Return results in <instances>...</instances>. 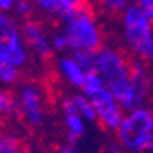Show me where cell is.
I'll return each instance as SVG.
<instances>
[{
    "label": "cell",
    "instance_id": "1",
    "mask_svg": "<svg viewBox=\"0 0 153 153\" xmlns=\"http://www.w3.org/2000/svg\"><path fill=\"white\" fill-rule=\"evenodd\" d=\"M128 55L120 51H115L109 48H101L99 52L97 67L107 81L108 89L111 90L115 100L122 104L126 109L134 108V96L130 83L128 73Z\"/></svg>",
    "mask_w": 153,
    "mask_h": 153
},
{
    "label": "cell",
    "instance_id": "2",
    "mask_svg": "<svg viewBox=\"0 0 153 153\" xmlns=\"http://www.w3.org/2000/svg\"><path fill=\"white\" fill-rule=\"evenodd\" d=\"M118 140L131 152L148 150L153 142V114L146 108L133 109L118 127Z\"/></svg>",
    "mask_w": 153,
    "mask_h": 153
},
{
    "label": "cell",
    "instance_id": "3",
    "mask_svg": "<svg viewBox=\"0 0 153 153\" xmlns=\"http://www.w3.org/2000/svg\"><path fill=\"white\" fill-rule=\"evenodd\" d=\"M124 34L130 48L141 60L153 62L152 25L140 6H131L124 14Z\"/></svg>",
    "mask_w": 153,
    "mask_h": 153
},
{
    "label": "cell",
    "instance_id": "4",
    "mask_svg": "<svg viewBox=\"0 0 153 153\" xmlns=\"http://www.w3.org/2000/svg\"><path fill=\"white\" fill-rule=\"evenodd\" d=\"M67 47L73 49H92L101 51V34L93 23V19L88 16H76L67 25L64 30Z\"/></svg>",
    "mask_w": 153,
    "mask_h": 153
},
{
    "label": "cell",
    "instance_id": "5",
    "mask_svg": "<svg viewBox=\"0 0 153 153\" xmlns=\"http://www.w3.org/2000/svg\"><path fill=\"white\" fill-rule=\"evenodd\" d=\"M0 51L8 55L14 66H22L26 60L25 51L19 38L18 26L11 18L0 14Z\"/></svg>",
    "mask_w": 153,
    "mask_h": 153
},
{
    "label": "cell",
    "instance_id": "6",
    "mask_svg": "<svg viewBox=\"0 0 153 153\" xmlns=\"http://www.w3.org/2000/svg\"><path fill=\"white\" fill-rule=\"evenodd\" d=\"M21 104L16 108L19 118H23L27 124L38 127L44 120V107L41 94L34 85H23L21 89Z\"/></svg>",
    "mask_w": 153,
    "mask_h": 153
},
{
    "label": "cell",
    "instance_id": "7",
    "mask_svg": "<svg viewBox=\"0 0 153 153\" xmlns=\"http://www.w3.org/2000/svg\"><path fill=\"white\" fill-rule=\"evenodd\" d=\"M45 26H47V22L44 19H34L32 16L29 19H25L22 32L26 45L30 49H33L37 55H40V57L44 60L45 64H49L52 62L53 53H52V49L48 45L47 37H45Z\"/></svg>",
    "mask_w": 153,
    "mask_h": 153
},
{
    "label": "cell",
    "instance_id": "8",
    "mask_svg": "<svg viewBox=\"0 0 153 153\" xmlns=\"http://www.w3.org/2000/svg\"><path fill=\"white\" fill-rule=\"evenodd\" d=\"M93 107H94L96 112L99 115L97 123L100 124L101 128H118L120 126L123 116H122L120 109H119V107L116 105V102L114 100L97 102V104H93Z\"/></svg>",
    "mask_w": 153,
    "mask_h": 153
},
{
    "label": "cell",
    "instance_id": "9",
    "mask_svg": "<svg viewBox=\"0 0 153 153\" xmlns=\"http://www.w3.org/2000/svg\"><path fill=\"white\" fill-rule=\"evenodd\" d=\"M100 51H92V49H76L74 53V60L86 71H99L97 67V59H99Z\"/></svg>",
    "mask_w": 153,
    "mask_h": 153
},
{
    "label": "cell",
    "instance_id": "10",
    "mask_svg": "<svg viewBox=\"0 0 153 153\" xmlns=\"http://www.w3.org/2000/svg\"><path fill=\"white\" fill-rule=\"evenodd\" d=\"M62 70L66 74L67 78L71 81L73 85L82 88L85 74H83V68L75 60H73V59H63L62 60Z\"/></svg>",
    "mask_w": 153,
    "mask_h": 153
},
{
    "label": "cell",
    "instance_id": "11",
    "mask_svg": "<svg viewBox=\"0 0 153 153\" xmlns=\"http://www.w3.org/2000/svg\"><path fill=\"white\" fill-rule=\"evenodd\" d=\"M0 153H27V146L14 135L0 137Z\"/></svg>",
    "mask_w": 153,
    "mask_h": 153
},
{
    "label": "cell",
    "instance_id": "12",
    "mask_svg": "<svg viewBox=\"0 0 153 153\" xmlns=\"http://www.w3.org/2000/svg\"><path fill=\"white\" fill-rule=\"evenodd\" d=\"M102 86H104V82H102V78L100 76L99 71H88L85 74L82 89L88 96H90L92 93H94L96 90H99Z\"/></svg>",
    "mask_w": 153,
    "mask_h": 153
},
{
    "label": "cell",
    "instance_id": "13",
    "mask_svg": "<svg viewBox=\"0 0 153 153\" xmlns=\"http://www.w3.org/2000/svg\"><path fill=\"white\" fill-rule=\"evenodd\" d=\"M74 99H75L78 109L82 112V115L86 119L97 122V112H96V109H94V107H93L90 100H88L83 94H76V96H74Z\"/></svg>",
    "mask_w": 153,
    "mask_h": 153
},
{
    "label": "cell",
    "instance_id": "14",
    "mask_svg": "<svg viewBox=\"0 0 153 153\" xmlns=\"http://www.w3.org/2000/svg\"><path fill=\"white\" fill-rule=\"evenodd\" d=\"M97 1H99L100 8L109 16L120 15L127 3V0H97Z\"/></svg>",
    "mask_w": 153,
    "mask_h": 153
},
{
    "label": "cell",
    "instance_id": "15",
    "mask_svg": "<svg viewBox=\"0 0 153 153\" xmlns=\"http://www.w3.org/2000/svg\"><path fill=\"white\" fill-rule=\"evenodd\" d=\"M14 105H15V99L14 94L8 90L1 92L0 90V115H8L14 111Z\"/></svg>",
    "mask_w": 153,
    "mask_h": 153
},
{
    "label": "cell",
    "instance_id": "16",
    "mask_svg": "<svg viewBox=\"0 0 153 153\" xmlns=\"http://www.w3.org/2000/svg\"><path fill=\"white\" fill-rule=\"evenodd\" d=\"M15 67L16 66H14L13 63H6L3 66H0V79L7 83L15 82L18 79V74H19Z\"/></svg>",
    "mask_w": 153,
    "mask_h": 153
},
{
    "label": "cell",
    "instance_id": "17",
    "mask_svg": "<svg viewBox=\"0 0 153 153\" xmlns=\"http://www.w3.org/2000/svg\"><path fill=\"white\" fill-rule=\"evenodd\" d=\"M66 124L68 127V131H73L76 135H82L83 133V124L78 114H68L66 115Z\"/></svg>",
    "mask_w": 153,
    "mask_h": 153
},
{
    "label": "cell",
    "instance_id": "18",
    "mask_svg": "<svg viewBox=\"0 0 153 153\" xmlns=\"http://www.w3.org/2000/svg\"><path fill=\"white\" fill-rule=\"evenodd\" d=\"M16 11L25 19L32 18L33 11H34V6H33L32 0H16Z\"/></svg>",
    "mask_w": 153,
    "mask_h": 153
},
{
    "label": "cell",
    "instance_id": "19",
    "mask_svg": "<svg viewBox=\"0 0 153 153\" xmlns=\"http://www.w3.org/2000/svg\"><path fill=\"white\" fill-rule=\"evenodd\" d=\"M62 105H63V109H64V112H66V115L78 114V111H79L78 107H76V102H75L74 97H66V99H63Z\"/></svg>",
    "mask_w": 153,
    "mask_h": 153
},
{
    "label": "cell",
    "instance_id": "20",
    "mask_svg": "<svg viewBox=\"0 0 153 153\" xmlns=\"http://www.w3.org/2000/svg\"><path fill=\"white\" fill-rule=\"evenodd\" d=\"M38 4L42 7V8L48 10V11H52L55 13V6H56V0H37Z\"/></svg>",
    "mask_w": 153,
    "mask_h": 153
},
{
    "label": "cell",
    "instance_id": "21",
    "mask_svg": "<svg viewBox=\"0 0 153 153\" xmlns=\"http://www.w3.org/2000/svg\"><path fill=\"white\" fill-rule=\"evenodd\" d=\"M53 47L56 49H63L64 47H67V41L64 36H56L53 38Z\"/></svg>",
    "mask_w": 153,
    "mask_h": 153
},
{
    "label": "cell",
    "instance_id": "22",
    "mask_svg": "<svg viewBox=\"0 0 153 153\" xmlns=\"http://www.w3.org/2000/svg\"><path fill=\"white\" fill-rule=\"evenodd\" d=\"M142 10L145 13V15H146V18L149 19V22L153 23V1L146 4V6H142Z\"/></svg>",
    "mask_w": 153,
    "mask_h": 153
},
{
    "label": "cell",
    "instance_id": "23",
    "mask_svg": "<svg viewBox=\"0 0 153 153\" xmlns=\"http://www.w3.org/2000/svg\"><path fill=\"white\" fill-rule=\"evenodd\" d=\"M15 1L16 0H0V8L7 11V10L11 8V6H13Z\"/></svg>",
    "mask_w": 153,
    "mask_h": 153
},
{
    "label": "cell",
    "instance_id": "24",
    "mask_svg": "<svg viewBox=\"0 0 153 153\" xmlns=\"http://www.w3.org/2000/svg\"><path fill=\"white\" fill-rule=\"evenodd\" d=\"M60 153H78L75 149H74L71 145H68V146H64V148H62V150H60Z\"/></svg>",
    "mask_w": 153,
    "mask_h": 153
},
{
    "label": "cell",
    "instance_id": "25",
    "mask_svg": "<svg viewBox=\"0 0 153 153\" xmlns=\"http://www.w3.org/2000/svg\"><path fill=\"white\" fill-rule=\"evenodd\" d=\"M137 1H138V4H140V6L142 7V6H146V4L152 3L153 0H137Z\"/></svg>",
    "mask_w": 153,
    "mask_h": 153
},
{
    "label": "cell",
    "instance_id": "26",
    "mask_svg": "<svg viewBox=\"0 0 153 153\" xmlns=\"http://www.w3.org/2000/svg\"><path fill=\"white\" fill-rule=\"evenodd\" d=\"M148 150H149V152H150V153H153V142H152V143H150V146H149V148H148Z\"/></svg>",
    "mask_w": 153,
    "mask_h": 153
},
{
    "label": "cell",
    "instance_id": "27",
    "mask_svg": "<svg viewBox=\"0 0 153 153\" xmlns=\"http://www.w3.org/2000/svg\"><path fill=\"white\" fill-rule=\"evenodd\" d=\"M150 82H152V85H153V75H152V79H150Z\"/></svg>",
    "mask_w": 153,
    "mask_h": 153
},
{
    "label": "cell",
    "instance_id": "28",
    "mask_svg": "<svg viewBox=\"0 0 153 153\" xmlns=\"http://www.w3.org/2000/svg\"><path fill=\"white\" fill-rule=\"evenodd\" d=\"M150 25H152V32H153V23H150Z\"/></svg>",
    "mask_w": 153,
    "mask_h": 153
},
{
    "label": "cell",
    "instance_id": "29",
    "mask_svg": "<svg viewBox=\"0 0 153 153\" xmlns=\"http://www.w3.org/2000/svg\"><path fill=\"white\" fill-rule=\"evenodd\" d=\"M152 107H153V97H152Z\"/></svg>",
    "mask_w": 153,
    "mask_h": 153
}]
</instances>
